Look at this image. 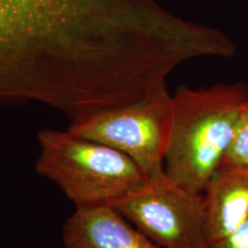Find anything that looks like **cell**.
I'll list each match as a JSON object with an SVG mask.
<instances>
[{
	"label": "cell",
	"mask_w": 248,
	"mask_h": 248,
	"mask_svg": "<svg viewBox=\"0 0 248 248\" xmlns=\"http://www.w3.org/2000/svg\"><path fill=\"white\" fill-rule=\"evenodd\" d=\"M115 0H0V106H51L84 74Z\"/></svg>",
	"instance_id": "6da1fadb"
},
{
	"label": "cell",
	"mask_w": 248,
	"mask_h": 248,
	"mask_svg": "<svg viewBox=\"0 0 248 248\" xmlns=\"http://www.w3.org/2000/svg\"><path fill=\"white\" fill-rule=\"evenodd\" d=\"M248 104V84L217 83L209 88L179 86L172 94V128L164 159L170 181L203 193L233 139Z\"/></svg>",
	"instance_id": "7a4b0ae2"
},
{
	"label": "cell",
	"mask_w": 248,
	"mask_h": 248,
	"mask_svg": "<svg viewBox=\"0 0 248 248\" xmlns=\"http://www.w3.org/2000/svg\"><path fill=\"white\" fill-rule=\"evenodd\" d=\"M36 171L79 207L110 204L146 181L132 159L68 130L42 129Z\"/></svg>",
	"instance_id": "3957f363"
},
{
	"label": "cell",
	"mask_w": 248,
	"mask_h": 248,
	"mask_svg": "<svg viewBox=\"0 0 248 248\" xmlns=\"http://www.w3.org/2000/svg\"><path fill=\"white\" fill-rule=\"evenodd\" d=\"M172 115V94L162 84L138 100L71 121L67 130L128 155L150 178L164 172Z\"/></svg>",
	"instance_id": "277c9868"
},
{
	"label": "cell",
	"mask_w": 248,
	"mask_h": 248,
	"mask_svg": "<svg viewBox=\"0 0 248 248\" xmlns=\"http://www.w3.org/2000/svg\"><path fill=\"white\" fill-rule=\"evenodd\" d=\"M110 206L161 248L208 247L203 193L177 185L164 172Z\"/></svg>",
	"instance_id": "5b68a950"
},
{
	"label": "cell",
	"mask_w": 248,
	"mask_h": 248,
	"mask_svg": "<svg viewBox=\"0 0 248 248\" xmlns=\"http://www.w3.org/2000/svg\"><path fill=\"white\" fill-rule=\"evenodd\" d=\"M66 248H161L110 204L79 207L62 229Z\"/></svg>",
	"instance_id": "8992f818"
},
{
	"label": "cell",
	"mask_w": 248,
	"mask_h": 248,
	"mask_svg": "<svg viewBox=\"0 0 248 248\" xmlns=\"http://www.w3.org/2000/svg\"><path fill=\"white\" fill-rule=\"evenodd\" d=\"M209 245L248 219V167L221 164L203 192Z\"/></svg>",
	"instance_id": "52a82bcc"
},
{
	"label": "cell",
	"mask_w": 248,
	"mask_h": 248,
	"mask_svg": "<svg viewBox=\"0 0 248 248\" xmlns=\"http://www.w3.org/2000/svg\"><path fill=\"white\" fill-rule=\"evenodd\" d=\"M222 164L234 167H248V104L241 111L233 139L223 159Z\"/></svg>",
	"instance_id": "ba28073f"
},
{
	"label": "cell",
	"mask_w": 248,
	"mask_h": 248,
	"mask_svg": "<svg viewBox=\"0 0 248 248\" xmlns=\"http://www.w3.org/2000/svg\"><path fill=\"white\" fill-rule=\"evenodd\" d=\"M207 248H248V219L232 233L208 245Z\"/></svg>",
	"instance_id": "9c48e42d"
}]
</instances>
